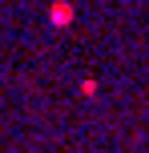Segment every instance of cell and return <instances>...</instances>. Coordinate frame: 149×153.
I'll return each mask as SVG.
<instances>
[{"label": "cell", "instance_id": "obj_1", "mask_svg": "<svg viewBox=\"0 0 149 153\" xmlns=\"http://www.w3.org/2000/svg\"><path fill=\"white\" fill-rule=\"evenodd\" d=\"M69 16H73V12H69V8H64V4H56V8H53V20H56V24H64V20H69Z\"/></svg>", "mask_w": 149, "mask_h": 153}]
</instances>
